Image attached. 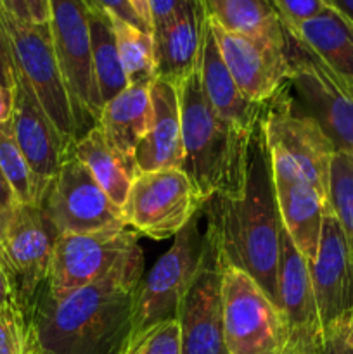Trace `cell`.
I'll return each instance as SVG.
<instances>
[{
  "label": "cell",
  "mask_w": 353,
  "mask_h": 354,
  "mask_svg": "<svg viewBox=\"0 0 353 354\" xmlns=\"http://www.w3.org/2000/svg\"><path fill=\"white\" fill-rule=\"evenodd\" d=\"M329 2L334 9H338L339 12L345 14L348 19L353 21V0H329Z\"/></svg>",
  "instance_id": "ee69618b"
},
{
  "label": "cell",
  "mask_w": 353,
  "mask_h": 354,
  "mask_svg": "<svg viewBox=\"0 0 353 354\" xmlns=\"http://www.w3.org/2000/svg\"><path fill=\"white\" fill-rule=\"evenodd\" d=\"M12 209H9V211H6V213L0 214V256H2L3 237H6V230H7V225H9V218H10V213H12Z\"/></svg>",
  "instance_id": "bcb514c9"
},
{
  "label": "cell",
  "mask_w": 353,
  "mask_h": 354,
  "mask_svg": "<svg viewBox=\"0 0 353 354\" xmlns=\"http://www.w3.org/2000/svg\"><path fill=\"white\" fill-rule=\"evenodd\" d=\"M201 218L203 209L175 235L172 248L142 279L135 303L134 335L176 318L180 303L203 263L206 237L201 230Z\"/></svg>",
  "instance_id": "52a82bcc"
},
{
  "label": "cell",
  "mask_w": 353,
  "mask_h": 354,
  "mask_svg": "<svg viewBox=\"0 0 353 354\" xmlns=\"http://www.w3.org/2000/svg\"><path fill=\"white\" fill-rule=\"evenodd\" d=\"M17 9H19V17L17 21L23 23H48V0H16Z\"/></svg>",
  "instance_id": "e575fe53"
},
{
  "label": "cell",
  "mask_w": 353,
  "mask_h": 354,
  "mask_svg": "<svg viewBox=\"0 0 353 354\" xmlns=\"http://www.w3.org/2000/svg\"><path fill=\"white\" fill-rule=\"evenodd\" d=\"M111 16V14H109ZM118 54L127 73L128 85L151 86L156 80L154 38L135 24L111 16Z\"/></svg>",
  "instance_id": "83f0119b"
},
{
  "label": "cell",
  "mask_w": 353,
  "mask_h": 354,
  "mask_svg": "<svg viewBox=\"0 0 353 354\" xmlns=\"http://www.w3.org/2000/svg\"><path fill=\"white\" fill-rule=\"evenodd\" d=\"M137 248V234L128 227L57 235L47 290L52 296L61 297L97 282Z\"/></svg>",
  "instance_id": "4fadbf2b"
},
{
  "label": "cell",
  "mask_w": 353,
  "mask_h": 354,
  "mask_svg": "<svg viewBox=\"0 0 353 354\" xmlns=\"http://www.w3.org/2000/svg\"><path fill=\"white\" fill-rule=\"evenodd\" d=\"M0 169L12 189L17 204H40L45 189L31 171L14 137L12 123H0Z\"/></svg>",
  "instance_id": "f1b7e54d"
},
{
  "label": "cell",
  "mask_w": 353,
  "mask_h": 354,
  "mask_svg": "<svg viewBox=\"0 0 353 354\" xmlns=\"http://www.w3.org/2000/svg\"><path fill=\"white\" fill-rule=\"evenodd\" d=\"M329 335H336V337L343 339L346 344L353 348V320H350L348 324H345L341 328H338V330L332 332V334ZM329 335H324V337H329Z\"/></svg>",
  "instance_id": "b9f144b4"
},
{
  "label": "cell",
  "mask_w": 353,
  "mask_h": 354,
  "mask_svg": "<svg viewBox=\"0 0 353 354\" xmlns=\"http://www.w3.org/2000/svg\"><path fill=\"white\" fill-rule=\"evenodd\" d=\"M151 86L128 85L116 97L104 104L99 128L113 147L134 158L135 149L151 128Z\"/></svg>",
  "instance_id": "d4e9b609"
},
{
  "label": "cell",
  "mask_w": 353,
  "mask_h": 354,
  "mask_svg": "<svg viewBox=\"0 0 353 354\" xmlns=\"http://www.w3.org/2000/svg\"><path fill=\"white\" fill-rule=\"evenodd\" d=\"M329 207L341 227L353 258V156L336 151L329 175Z\"/></svg>",
  "instance_id": "f546056e"
},
{
  "label": "cell",
  "mask_w": 353,
  "mask_h": 354,
  "mask_svg": "<svg viewBox=\"0 0 353 354\" xmlns=\"http://www.w3.org/2000/svg\"><path fill=\"white\" fill-rule=\"evenodd\" d=\"M14 137L26 158L31 171L40 185L47 190L68 154L69 144L55 128L51 118L38 102L37 95L16 68V83L12 88Z\"/></svg>",
  "instance_id": "d6986e66"
},
{
  "label": "cell",
  "mask_w": 353,
  "mask_h": 354,
  "mask_svg": "<svg viewBox=\"0 0 353 354\" xmlns=\"http://www.w3.org/2000/svg\"><path fill=\"white\" fill-rule=\"evenodd\" d=\"M272 2L282 23L286 24L305 23L332 7L329 0H272Z\"/></svg>",
  "instance_id": "d6a6232c"
},
{
  "label": "cell",
  "mask_w": 353,
  "mask_h": 354,
  "mask_svg": "<svg viewBox=\"0 0 353 354\" xmlns=\"http://www.w3.org/2000/svg\"><path fill=\"white\" fill-rule=\"evenodd\" d=\"M270 161L280 223L310 265L317 258L322 223L329 204L286 156L270 149Z\"/></svg>",
  "instance_id": "e0dca14e"
},
{
  "label": "cell",
  "mask_w": 353,
  "mask_h": 354,
  "mask_svg": "<svg viewBox=\"0 0 353 354\" xmlns=\"http://www.w3.org/2000/svg\"><path fill=\"white\" fill-rule=\"evenodd\" d=\"M10 38L14 62L47 116L69 145L82 137L64 75L55 55L51 24L23 23L0 12Z\"/></svg>",
  "instance_id": "5b68a950"
},
{
  "label": "cell",
  "mask_w": 353,
  "mask_h": 354,
  "mask_svg": "<svg viewBox=\"0 0 353 354\" xmlns=\"http://www.w3.org/2000/svg\"><path fill=\"white\" fill-rule=\"evenodd\" d=\"M68 152L92 173L107 197L123 209L132 182L138 173L135 159L113 147L99 124L76 138Z\"/></svg>",
  "instance_id": "cb8c5ba5"
},
{
  "label": "cell",
  "mask_w": 353,
  "mask_h": 354,
  "mask_svg": "<svg viewBox=\"0 0 353 354\" xmlns=\"http://www.w3.org/2000/svg\"><path fill=\"white\" fill-rule=\"evenodd\" d=\"M208 242L221 266L248 273L279 306L280 216L263 118L249 138L248 175L239 197L213 196L203 206Z\"/></svg>",
  "instance_id": "7a4b0ae2"
},
{
  "label": "cell",
  "mask_w": 353,
  "mask_h": 354,
  "mask_svg": "<svg viewBox=\"0 0 353 354\" xmlns=\"http://www.w3.org/2000/svg\"><path fill=\"white\" fill-rule=\"evenodd\" d=\"M10 299V286H9V279H7L6 272L0 266V310L3 308V304Z\"/></svg>",
  "instance_id": "7bdbcfd3"
},
{
  "label": "cell",
  "mask_w": 353,
  "mask_h": 354,
  "mask_svg": "<svg viewBox=\"0 0 353 354\" xmlns=\"http://www.w3.org/2000/svg\"><path fill=\"white\" fill-rule=\"evenodd\" d=\"M308 268L324 337L353 320V258L331 207L324 214L317 258Z\"/></svg>",
  "instance_id": "9a60e30c"
},
{
  "label": "cell",
  "mask_w": 353,
  "mask_h": 354,
  "mask_svg": "<svg viewBox=\"0 0 353 354\" xmlns=\"http://www.w3.org/2000/svg\"><path fill=\"white\" fill-rule=\"evenodd\" d=\"M314 354H353V348L346 344L343 339L329 335V337H322L320 346L315 349Z\"/></svg>",
  "instance_id": "74e56055"
},
{
  "label": "cell",
  "mask_w": 353,
  "mask_h": 354,
  "mask_svg": "<svg viewBox=\"0 0 353 354\" xmlns=\"http://www.w3.org/2000/svg\"><path fill=\"white\" fill-rule=\"evenodd\" d=\"M151 128L135 149L134 156L137 171L182 169V118L176 85L165 78H156L151 85Z\"/></svg>",
  "instance_id": "ffe728a7"
},
{
  "label": "cell",
  "mask_w": 353,
  "mask_h": 354,
  "mask_svg": "<svg viewBox=\"0 0 353 354\" xmlns=\"http://www.w3.org/2000/svg\"><path fill=\"white\" fill-rule=\"evenodd\" d=\"M284 28L298 38L315 57L339 80L353 88V21L338 9L324 10L320 16Z\"/></svg>",
  "instance_id": "603a6c76"
},
{
  "label": "cell",
  "mask_w": 353,
  "mask_h": 354,
  "mask_svg": "<svg viewBox=\"0 0 353 354\" xmlns=\"http://www.w3.org/2000/svg\"><path fill=\"white\" fill-rule=\"evenodd\" d=\"M279 310L289 334L287 348L296 354H314L322 342V325L310 268L284 227H280Z\"/></svg>",
  "instance_id": "ac0fdd59"
},
{
  "label": "cell",
  "mask_w": 353,
  "mask_h": 354,
  "mask_svg": "<svg viewBox=\"0 0 353 354\" xmlns=\"http://www.w3.org/2000/svg\"><path fill=\"white\" fill-rule=\"evenodd\" d=\"M203 206L183 169H159L137 173L123 206V218L137 234L163 241L175 237Z\"/></svg>",
  "instance_id": "30bf717a"
},
{
  "label": "cell",
  "mask_w": 353,
  "mask_h": 354,
  "mask_svg": "<svg viewBox=\"0 0 353 354\" xmlns=\"http://www.w3.org/2000/svg\"><path fill=\"white\" fill-rule=\"evenodd\" d=\"M206 9L203 0H185L179 10L152 31L156 78L180 83L192 73L203 44Z\"/></svg>",
  "instance_id": "44dd1931"
},
{
  "label": "cell",
  "mask_w": 353,
  "mask_h": 354,
  "mask_svg": "<svg viewBox=\"0 0 353 354\" xmlns=\"http://www.w3.org/2000/svg\"><path fill=\"white\" fill-rule=\"evenodd\" d=\"M210 23L225 66L242 95L256 104L270 102L291 76L286 31L280 38L248 37L221 30L211 19Z\"/></svg>",
  "instance_id": "5bb4252c"
},
{
  "label": "cell",
  "mask_w": 353,
  "mask_h": 354,
  "mask_svg": "<svg viewBox=\"0 0 353 354\" xmlns=\"http://www.w3.org/2000/svg\"><path fill=\"white\" fill-rule=\"evenodd\" d=\"M17 204L16 197H14V192L12 189H10L9 182L6 180V176H3L2 169H0V214L6 213V211L12 209L14 206Z\"/></svg>",
  "instance_id": "ab89813d"
},
{
  "label": "cell",
  "mask_w": 353,
  "mask_h": 354,
  "mask_svg": "<svg viewBox=\"0 0 353 354\" xmlns=\"http://www.w3.org/2000/svg\"><path fill=\"white\" fill-rule=\"evenodd\" d=\"M12 116V90L0 83V123H6Z\"/></svg>",
  "instance_id": "60d3db41"
},
{
  "label": "cell",
  "mask_w": 353,
  "mask_h": 354,
  "mask_svg": "<svg viewBox=\"0 0 353 354\" xmlns=\"http://www.w3.org/2000/svg\"><path fill=\"white\" fill-rule=\"evenodd\" d=\"M57 235L40 204L14 206L3 237L0 266L9 279L10 297L26 318L47 286Z\"/></svg>",
  "instance_id": "ba28073f"
},
{
  "label": "cell",
  "mask_w": 353,
  "mask_h": 354,
  "mask_svg": "<svg viewBox=\"0 0 353 354\" xmlns=\"http://www.w3.org/2000/svg\"><path fill=\"white\" fill-rule=\"evenodd\" d=\"M286 31L291 76L287 82L296 106L314 118L336 151L353 156V88L325 68L294 35Z\"/></svg>",
  "instance_id": "277c9868"
},
{
  "label": "cell",
  "mask_w": 353,
  "mask_h": 354,
  "mask_svg": "<svg viewBox=\"0 0 353 354\" xmlns=\"http://www.w3.org/2000/svg\"><path fill=\"white\" fill-rule=\"evenodd\" d=\"M0 12L9 14L17 19L19 17V9H17L16 0H0Z\"/></svg>",
  "instance_id": "f6af8a7d"
},
{
  "label": "cell",
  "mask_w": 353,
  "mask_h": 354,
  "mask_svg": "<svg viewBox=\"0 0 353 354\" xmlns=\"http://www.w3.org/2000/svg\"><path fill=\"white\" fill-rule=\"evenodd\" d=\"M125 354H182L176 318L134 335Z\"/></svg>",
  "instance_id": "1f68e13d"
},
{
  "label": "cell",
  "mask_w": 353,
  "mask_h": 354,
  "mask_svg": "<svg viewBox=\"0 0 353 354\" xmlns=\"http://www.w3.org/2000/svg\"><path fill=\"white\" fill-rule=\"evenodd\" d=\"M221 301L228 354H284L289 334L282 311L248 273L221 266Z\"/></svg>",
  "instance_id": "8992f818"
},
{
  "label": "cell",
  "mask_w": 353,
  "mask_h": 354,
  "mask_svg": "<svg viewBox=\"0 0 353 354\" xmlns=\"http://www.w3.org/2000/svg\"><path fill=\"white\" fill-rule=\"evenodd\" d=\"M89 2L99 6L100 9H104L107 14H111V16L120 17V19L127 21V23L135 24V26H138V28H142V30H144L141 19L137 17L135 10L132 9V6H130V2H128V0H89ZM147 33H149V31H147Z\"/></svg>",
  "instance_id": "d590c367"
},
{
  "label": "cell",
  "mask_w": 353,
  "mask_h": 354,
  "mask_svg": "<svg viewBox=\"0 0 353 354\" xmlns=\"http://www.w3.org/2000/svg\"><path fill=\"white\" fill-rule=\"evenodd\" d=\"M185 0H149L152 17V31L165 24L176 10L182 7Z\"/></svg>",
  "instance_id": "8d00e7d4"
},
{
  "label": "cell",
  "mask_w": 353,
  "mask_h": 354,
  "mask_svg": "<svg viewBox=\"0 0 353 354\" xmlns=\"http://www.w3.org/2000/svg\"><path fill=\"white\" fill-rule=\"evenodd\" d=\"M48 10L55 55L68 85L80 131L85 135L97 127L102 113L92 69L89 0H48Z\"/></svg>",
  "instance_id": "9c48e42d"
},
{
  "label": "cell",
  "mask_w": 353,
  "mask_h": 354,
  "mask_svg": "<svg viewBox=\"0 0 353 354\" xmlns=\"http://www.w3.org/2000/svg\"><path fill=\"white\" fill-rule=\"evenodd\" d=\"M0 354H35L30 322L12 297L0 310Z\"/></svg>",
  "instance_id": "4dcf8cb0"
},
{
  "label": "cell",
  "mask_w": 353,
  "mask_h": 354,
  "mask_svg": "<svg viewBox=\"0 0 353 354\" xmlns=\"http://www.w3.org/2000/svg\"><path fill=\"white\" fill-rule=\"evenodd\" d=\"M176 322L182 354H228L224 334L221 266L208 239L203 263L180 303Z\"/></svg>",
  "instance_id": "2e32d148"
},
{
  "label": "cell",
  "mask_w": 353,
  "mask_h": 354,
  "mask_svg": "<svg viewBox=\"0 0 353 354\" xmlns=\"http://www.w3.org/2000/svg\"><path fill=\"white\" fill-rule=\"evenodd\" d=\"M206 16L225 31L248 37H284L272 0H203Z\"/></svg>",
  "instance_id": "4316f807"
},
{
  "label": "cell",
  "mask_w": 353,
  "mask_h": 354,
  "mask_svg": "<svg viewBox=\"0 0 353 354\" xmlns=\"http://www.w3.org/2000/svg\"><path fill=\"white\" fill-rule=\"evenodd\" d=\"M132 6V9L135 10L137 17L141 19L142 26L145 31L152 33V17H151V6H149V0H128Z\"/></svg>",
  "instance_id": "f35d334b"
},
{
  "label": "cell",
  "mask_w": 353,
  "mask_h": 354,
  "mask_svg": "<svg viewBox=\"0 0 353 354\" xmlns=\"http://www.w3.org/2000/svg\"><path fill=\"white\" fill-rule=\"evenodd\" d=\"M142 275L138 245L106 277L66 296H52L45 286L28 317L35 354L127 353Z\"/></svg>",
  "instance_id": "6da1fadb"
},
{
  "label": "cell",
  "mask_w": 353,
  "mask_h": 354,
  "mask_svg": "<svg viewBox=\"0 0 353 354\" xmlns=\"http://www.w3.org/2000/svg\"><path fill=\"white\" fill-rule=\"evenodd\" d=\"M40 206L59 235L127 227L123 209L107 197L92 173L68 152Z\"/></svg>",
  "instance_id": "8fae6325"
},
{
  "label": "cell",
  "mask_w": 353,
  "mask_h": 354,
  "mask_svg": "<svg viewBox=\"0 0 353 354\" xmlns=\"http://www.w3.org/2000/svg\"><path fill=\"white\" fill-rule=\"evenodd\" d=\"M199 73L204 93L213 109L239 130L251 133L265 114L266 104L251 102L235 85L218 48L213 28L206 16L199 52Z\"/></svg>",
  "instance_id": "7402d4cb"
},
{
  "label": "cell",
  "mask_w": 353,
  "mask_h": 354,
  "mask_svg": "<svg viewBox=\"0 0 353 354\" xmlns=\"http://www.w3.org/2000/svg\"><path fill=\"white\" fill-rule=\"evenodd\" d=\"M263 128L269 147L293 161L329 204V175L336 147L320 124L296 106L287 85L266 104Z\"/></svg>",
  "instance_id": "7c38bea8"
},
{
  "label": "cell",
  "mask_w": 353,
  "mask_h": 354,
  "mask_svg": "<svg viewBox=\"0 0 353 354\" xmlns=\"http://www.w3.org/2000/svg\"><path fill=\"white\" fill-rule=\"evenodd\" d=\"M92 69L100 102H109L128 86L127 73L121 66L111 16L96 3L89 2Z\"/></svg>",
  "instance_id": "484cf974"
},
{
  "label": "cell",
  "mask_w": 353,
  "mask_h": 354,
  "mask_svg": "<svg viewBox=\"0 0 353 354\" xmlns=\"http://www.w3.org/2000/svg\"><path fill=\"white\" fill-rule=\"evenodd\" d=\"M183 140V173L203 203L213 196L239 197L246 185L251 133L225 121L208 100L199 59L176 83Z\"/></svg>",
  "instance_id": "3957f363"
},
{
  "label": "cell",
  "mask_w": 353,
  "mask_h": 354,
  "mask_svg": "<svg viewBox=\"0 0 353 354\" xmlns=\"http://www.w3.org/2000/svg\"><path fill=\"white\" fill-rule=\"evenodd\" d=\"M0 83L9 90H12L16 83V62H14L10 38L3 26L2 17H0Z\"/></svg>",
  "instance_id": "836d02e7"
},
{
  "label": "cell",
  "mask_w": 353,
  "mask_h": 354,
  "mask_svg": "<svg viewBox=\"0 0 353 354\" xmlns=\"http://www.w3.org/2000/svg\"><path fill=\"white\" fill-rule=\"evenodd\" d=\"M284 354H296V353H294V351H293V349H289V348H287V349H286V351H284Z\"/></svg>",
  "instance_id": "7dc6e473"
}]
</instances>
